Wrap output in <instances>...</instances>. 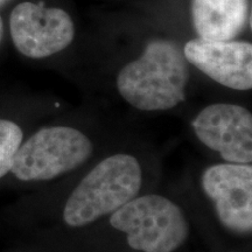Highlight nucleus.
<instances>
[{"label": "nucleus", "mask_w": 252, "mask_h": 252, "mask_svg": "<svg viewBox=\"0 0 252 252\" xmlns=\"http://www.w3.org/2000/svg\"><path fill=\"white\" fill-rule=\"evenodd\" d=\"M176 43L154 40L139 58L118 72L116 86L123 99L140 111H167L186 98L189 70Z\"/></svg>", "instance_id": "nucleus-1"}, {"label": "nucleus", "mask_w": 252, "mask_h": 252, "mask_svg": "<svg viewBox=\"0 0 252 252\" xmlns=\"http://www.w3.org/2000/svg\"><path fill=\"white\" fill-rule=\"evenodd\" d=\"M144 171L130 153H115L97 163L78 182L63 209V220L82 228L110 216L140 194Z\"/></svg>", "instance_id": "nucleus-2"}, {"label": "nucleus", "mask_w": 252, "mask_h": 252, "mask_svg": "<svg viewBox=\"0 0 252 252\" xmlns=\"http://www.w3.org/2000/svg\"><path fill=\"white\" fill-rule=\"evenodd\" d=\"M113 229L134 250L173 252L185 243L189 224L184 210L161 195H138L110 215Z\"/></svg>", "instance_id": "nucleus-3"}, {"label": "nucleus", "mask_w": 252, "mask_h": 252, "mask_svg": "<svg viewBox=\"0 0 252 252\" xmlns=\"http://www.w3.org/2000/svg\"><path fill=\"white\" fill-rule=\"evenodd\" d=\"M93 143L71 126H49L23 141L11 172L25 182L48 181L75 171L93 154Z\"/></svg>", "instance_id": "nucleus-4"}, {"label": "nucleus", "mask_w": 252, "mask_h": 252, "mask_svg": "<svg viewBox=\"0 0 252 252\" xmlns=\"http://www.w3.org/2000/svg\"><path fill=\"white\" fill-rule=\"evenodd\" d=\"M9 33L20 54L30 59H45L70 45L75 27L70 15L63 9L24 1L9 15Z\"/></svg>", "instance_id": "nucleus-5"}, {"label": "nucleus", "mask_w": 252, "mask_h": 252, "mask_svg": "<svg viewBox=\"0 0 252 252\" xmlns=\"http://www.w3.org/2000/svg\"><path fill=\"white\" fill-rule=\"evenodd\" d=\"M191 125L200 143L225 162L251 165L252 115L248 109L230 103L210 104Z\"/></svg>", "instance_id": "nucleus-6"}, {"label": "nucleus", "mask_w": 252, "mask_h": 252, "mask_svg": "<svg viewBox=\"0 0 252 252\" xmlns=\"http://www.w3.org/2000/svg\"><path fill=\"white\" fill-rule=\"evenodd\" d=\"M203 193L213 203L217 219L237 234L252 230V166L216 163L201 176Z\"/></svg>", "instance_id": "nucleus-7"}, {"label": "nucleus", "mask_w": 252, "mask_h": 252, "mask_svg": "<svg viewBox=\"0 0 252 252\" xmlns=\"http://www.w3.org/2000/svg\"><path fill=\"white\" fill-rule=\"evenodd\" d=\"M188 63L208 77L235 90L252 88V46L243 41L190 40L184 49Z\"/></svg>", "instance_id": "nucleus-8"}, {"label": "nucleus", "mask_w": 252, "mask_h": 252, "mask_svg": "<svg viewBox=\"0 0 252 252\" xmlns=\"http://www.w3.org/2000/svg\"><path fill=\"white\" fill-rule=\"evenodd\" d=\"M191 14L200 39L230 41L247 24L248 0H193Z\"/></svg>", "instance_id": "nucleus-9"}, {"label": "nucleus", "mask_w": 252, "mask_h": 252, "mask_svg": "<svg viewBox=\"0 0 252 252\" xmlns=\"http://www.w3.org/2000/svg\"><path fill=\"white\" fill-rule=\"evenodd\" d=\"M23 139V130L17 123L0 119V178L11 172L14 156Z\"/></svg>", "instance_id": "nucleus-10"}, {"label": "nucleus", "mask_w": 252, "mask_h": 252, "mask_svg": "<svg viewBox=\"0 0 252 252\" xmlns=\"http://www.w3.org/2000/svg\"><path fill=\"white\" fill-rule=\"evenodd\" d=\"M4 33H5L4 21H2V18H1V15H0V43H1L2 39H4Z\"/></svg>", "instance_id": "nucleus-11"}, {"label": "nucleus", "mask_w": 252, "mask_h": 252, "mask_svg": "<svg viewBox=\"0 0 252 252\" xmlns=\"http://www.w3.org/2000/svg\"><path fill=\"white\" fill-rule=\"evenodd\" d=\"M9 1H11V0H0V7H2V6H5L6 4H8Z\"/></svg>", "instance_id": "nucleus-12"}]
</instances>
